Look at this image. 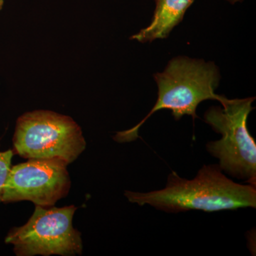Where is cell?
Returning a JSON list of instances; mask_svg holds the SVG:
<instances>
[{"mask_svg": "<svg viewBox=\"0 0 256 256\" xmlns=\"http://www.w3.org/2000/svg\"><path fill=\"white\" fill-rule=\"evenodd\" d=\"M222 172L218 165H204L193 180L180 178L172 172L162 190L146 193L126 191L124 196L131 203L149 204L168 213L256 208V186L234 182Z\"/></svg>", "mask_w": 256, "mask_h": 256, "instance_id": "cell-1", "label": "cell"}, {"mask_svg": "<svg viewBox=\"0 0 256 256\" xmlns=\"http://www.w3.org/2000/svg\"><path fill=\"white\" fill-rule=\"evenodd\" d=\"M154 79L158 87V98L154 107L144 119L134 127L118 132L114 140L119 142H132L139 138L138 131L154 112L160 110L172 111L178 120L184 116L198 118L196 109L203 101L218 100L223 105L227 98L218 95L215 90L220 84V70L213 62L180 56L170 60L161 73Z\"/></svg>", "mask_w": 256, "mask_h": 256, "instance_id": "cell-2", "label": "cell"}, {"mask_svg": "<svg viewBox=\"0 0 256 256\" xmlns=\"http://www.w3.org/2000/svg\"><path fill=\"white\" fill-rule=\"evenodd\" d=\"M254 100L255 98L227 99L223 107L207 110L204 120L222 136L206 144L207 151L220 161V170L256 186V143L247 126Z\"/></svg>", "mask_w": 256, "mask_h": 256, "instance_id": "cell-3", "label": "cell"}, {"mask_svg": "<svg viewBox=\"0 0 256 256\" xmlns=\"http://www.w3.org/2000/svg\"><path fill=\"white\" fill-rule=\"evenodd\" d=\"M14 151L26 159H58L67 164L86 148L82 128L72 118L50 110L26 112L16 121Z\"/></svg>", "mask_w": 256, "mask_h": 256, "instance_id": "cell-4", "label": "cell"}, {"mask_svg": "<svg viewBox=\"0 0 256 256\" xmlns=\"http://www.w3.org/2000/svg\"><path fill=\"white\" fill-rule=\"evenodd\" d=\"M75 206H35L24 225L10 230L5 242L14 246L18 256L82 255V234L74 228Z\"/></svg>", "mask_w": 256, "mask_h": 256, "instance_id": "cell-5", "label": "cell"}, {"mask_svg": "<svg viewBox=\"0 0 256 256\" xmlns=\"http://www.w3.org/2000/svg\"><path fill=\"white\" fill-rule=\"evenodd\" d=\"M68 164L58 159H30L12 166L2 202L30 201L35 206H52L66 196L70 188Z\"/></svg>", "mask_w": 256, "mask_h": 256, "instance_id": "cell-6", "label": "cell"}, {"mask_svg": "<svg viewBox=\"0 0 256 256\" xmlns=\"http://www.w3.org/2000/svg\"><path fill=\"white\" fill-rule=\"evenodd\" d=\"M194 0H156V10L151 23L131 40L141 43L152 42L169 36L173 28L182 21L186 10Z\"/></svg>", "mask_w": 256, "mask_h": 256, "instance_id": "cell-7", "label": "cell"}, {"mask_svg": "<svg viewBox=\"0 0 256 256\" xmlns=\"http://www.w3.org/2000/svg\"><path fill=\"white\" fill-rule=\"evenodd\" d=\"M13 156L14 152L11 150L0 151V202H2L5 183L11 170Z\"/></svg>", "mask_w": 256, "mask_h": 256, "instance_id": "cell-8", "label": "cell"}, {"mask_svg": "<svg viewBox=\"0 0 256 256\" xmlns=\"http://www.w3.org/2000/svg\"><path fill=\"white\" fill-rule=\"evenodd\" d=\"M226 1L230 3V4H234L237 2H242V0H226Z\"/></svg>", "mask_w": 256, "mask_h": 256, "instance_id": "cell-9", "label": "cell"}, {"mask_svg": "<svg viewBox=\"0 0 256 256\" xmlns=\"http://www.w3.org/2000/svg\"><path fill=\"white\" fill-rule=\"evenodd\" d=\"M3 6H4V0H0V11L2 10Z\"/></svg>", "mask_w": 256, "mask_h": 256, "instance_id": "cell-10", "label": "cell"}]
</instances>
